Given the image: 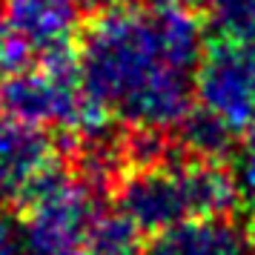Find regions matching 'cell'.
Returning a JSON list of instances; mask_svg holds the SVG:
<instances>
[{"mask_svg":"<svg viewBox=\"0 0 255 255\" xmlns=\"http://www.w3.org/2000/svg\"><path fill=\"white\" fill-rule=\"evenodd\" d=\"M146 255H250V232L230 218H189L158 232Z\"/></svg>","mask_w":255,"mask_h":255,"instance_id":"52a82bcc","label":"cell"},{"mask_svg":"<svg viewBox=\"0 0 255 255\" xmlns=\"http://www.w3.org/2000/svg\"><path fill=\"white\" fill-rule=\"evenodd\" d=\"M149 3L158 9H192L198 0H149Z\"/></svg>","mask_w":255,"mask_h":255,"instance_id":"5bb4252c","label":"cell"},{"mask_svg":"<svg viewBox=\"0 0 255 255\" xmlns=\"http://www.w3.org/2000/svg\"><path fill=\"white\" fill-rule=\"evenodd\" d=\"M0 255H26L20 227H14L3 218H0Z\"/></svg>","mask_w":255,"mask_h":255,"instance_id":"7c38bea8","label":"cell"},{"mask_svg":"<svg viewBox=\"0 0 255 255\" xmlns=\"http://www.w3.org/2000/svg\"><path fill=\"white\" fill-rule=\"evenodd\" d=\"M250 250H253V253H255V227H253V230H250Z\"/></svg>","mask_w":255,"mask_h":255,"instance_id":"2e32d148","label":"cell"},{"mask_svg":"<svg viewBox=\"0 0 255 255\" xmlns=\"http://www.w3.org/2000/svg\"><path fill=\"white\" fill-rule=\"evenodd\" d=\"M83 14H104V12H115V9H129V6H138V0H78Z\"/></svg>","mask_w":255,"mask_h":255,"instance_id":"4fadbf2b","label":"cell"},{"mask_svg":"<svg viewBox=\"0 0 255 255\" xmlns=\"http://www.w3.org/2000/svg\"><path fill=\"white\" fill-rule=\"evenodd\" d=\"M172 140L186 158L224 163L238 149V129H232L215 112L201 106V109H189L181 118V124L175 127Z\"/></svg>","mask_w":255,"mask_h":255,"instance_id":"ba28073f","label":"cell"},{"mask_svg":"<svg viewBox=\"0 0 255 255\" xmlns=\"http://www.w3.org/2000/svg\"><path fill=\"white\" fill-rule=\"evenodd\" d=\"M17 204L26 255H78L101 218L98 189L58 158L26 184Z\"/></svg>","mask_w":255,"mask_h":255,"instance_id":"7a4b0ae2","label":"cell"},{"mask_svg":"<svg viewBox=\"0 0 255 255\" xmlns=\"http://www.w3.org/2000/svg\"><path fill=\"white\" fill-rule=\"evenodd\" d=\"M6 29L32 49L37 60L75 52L83 12L78 0H3Z\"/></svg>","mask_w":255,"mask_h":255,"instance_id":"5b68a950","label":"cell"},{"mask_svg":"<svg viewBox=\"0 0 255 255\" xmlns=\"http://www.w3.org/2000/svg\"><path fill=\"white\" fill-rule=\"evenodd\" d=\"M207 49L189 9H115L81 29L83 92L127 127L175 129L192 109L195 69Z\"/></svg>","mask_w":255,"mask_h":255,"instance_id":"6da1fadb","label":"cell"},{"mask_svg":"<svg viewBox=\"0 0 255 255\" xmlns=\"http://www.w3.org/2000/svg\"><path fill=\"white\" fill-rule=\"evenodd\" d=\"M78 255H146L140 232L124 215H101Z\"/></svg>","mask_w":255,"mask_h":255,"instance_id":"9c48e42d","label":"cell"},{"mask_svg":"<svg viewBox=\"0 0 255 255\" xmlns=\"http://www.w3.org/2000/svg\"><path fill=\"white\" fill-rule=\"evenodd\" d=\"M235 181L241 201L255 209V124L247 127V135L235 149Z\"/></svg>","mask_w":255,"mask_h":255,"instance_id":"8fae6325","label":"cell"},{"mask_svg":"<svg viewBox=\"0 0 255 255\" xmlns=\"http://www.w3.org/2000/svg\"><path fill=\"white\" fill-rule=\"evenodd\" d=\"M195 95L232 129L255 124V40L218 35L195 69Z\"/></svg>","mask_w":255,"mask_h":255,"instance_id":"277c9868","label":"cell"},{"mask_svg":"<svg viewBox=\"0 0 255 255\" xmlns=\"http://www.w3.org/2000/svg\"><path fill=\"white\" fill-rule=\"evenodd\" d=\"M3 32H6V20H3V6H0V37H3Z\"/></svg>","mask_w":255,"mask_h":255,"instance_id":"9a60e30c","label":"cell"},{"mask_svg":"<svg viewBox=\"0 0 255 255\" xmlns=\"http://www.w3.org/2000/svg\"><path fill=\"white\" fill-rule=\"evenodd\" d=\"M112 192L118 215H124L140 235H158L189 218H198L189 158L178 146L166 163L124 172Z\"/></svg>","mask_w":255,"mask_h":255,"instance_id":"3957f363","label":"cell"},{"mask_svg":"<svg viewBox=\"0 0 255 255\" xmlns=\"http://www.w3.org/2000/svg\"><path fill=\"white\" fill-rule=\"evenodd\" d=\"M207 9L221 35L255 40V0H207Z\"/></svg>","mask_w":255,"mask_h":255,"instance_id":"30bf717a","label":"cell"},{"mask_svg":"<svg viewBox=\"0 0 255 255\" xmlns=\"http://www.w3.org/2000/svg\"><path fill=\"white\" fill-rule=\"evenodd\" d=\"M55 140L43 129L0 118V201H17L26 184L55 161Z\"/></svg>","mask_w":255,"mask_h":255,"instance_id":"8992f818","label":"cell"}]
</instances>
